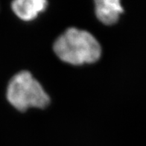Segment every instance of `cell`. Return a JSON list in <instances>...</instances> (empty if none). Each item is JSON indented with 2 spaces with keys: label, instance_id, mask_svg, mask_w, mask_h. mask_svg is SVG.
I'll list each match as a JSON object with an SVG mask.
<instances>
[{
  "label": "cell",
  "instance_id": "obj_1",
  "mask_svg": "<svg viewBox=\"0 0 146 146\" xmlns=\"http://www.w3.org/2000/svg\"><path fill=\"white\" fill-rule=\"evenodd\" d=\"M54 50L61 60L72 65L94 63L102 53L100 44L90 33L75 28L57 39Z\"/></svg>",
  "mask_w": 146,
  "mask_h": 146
},
{
  "label": "cell",
  "instance_id": "obj_2",
  "mask_svg": "<svg viewBox=\"0 0 146 146\" xmlns=\"http://www.w3.org/2000/svg\"><path fill=\"white\" fill-rule=\"evenodd\" d=\"M7 98L20 111H25L29 108H43L49 103L48 94L27 71L20 72L12 78L8 87Z\"/></svg>",
  "mask_w": 146,
  "mask_h": 146
},
{
  "label": "cell",
  "instance_id": "obj_3",
  "mask_svg": "<svg viewBox=\"0 0 146 146\" xmlns=\"http://www.w3.org/2000/svg\"><path fill=\"white\" fill-rule=\"evenodd\" d=\"M45 0H17L12 3V9L17 16L25 21H30L37 17L47 7Z\"/></svg>",
  "mask_w": 146,
  "mask_h": 146
},
{
  "label": "cell",
  "instance_id": "obj_4",
  "mask_svg": "<svg viewBox=\"0 0 146 146\" xmlns=\"http://www.w3.org/2000/svg\"><path fill=\"white\" fill-rule=\"evenodd\" d=\"M123 12L121 3L118 0L96 1V14L98 19L105 25H113L118 21Z\"/></svg>",
  "mask_w": 146,
  "mask_h": 146
}]
</instances>
